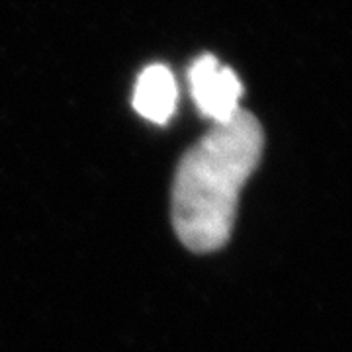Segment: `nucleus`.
<instances>
[{
  "label": "nucleus",
  "instance_id": "obj_1",
  "mask_svg": "<svg viewBox=\"0 0 352 352\" xmlns=\"http://www.w3.org/2000/svg\"><path fill=\"white\" fill-rule=\"evenodd\" d=\"M263 151L261 122L239 110L184 153L173 186V223L186 249L214 252L229 241L241 188L256 170Z\"/></svg>",
  "mask_w": 352,
  "mask_h": 352
},
{
  "label": "nucleus",
  "instance_id": "obj_2",
  "mask_svg": "<svg viewBox=\"0 0 352 352\" xmlns=\"http://www.w3.org/2000/svg\"><path fill=\"white\" fill-rule=\"evenodd\" d=\"M190 92L198 110L215 124H223L239 112L243 85L233 69L206 53L190 65Z\"/></svg>",
  "mask_w": 352,
  "mask_h": 352
},
{
  "label": "nucleus",
  "instance_id": "obj_3",
  "mask_svg": "<svg viewBox=\"0 0 352 352\" xmlns=\"http://www.w3.org/2000/svg\"><path fill=\"white\" fill-rule=\"evenodd\" d=\"M178 87L166 65H149L138 76L133 90L135 112L153 124H166L176 110Z\"/></svg>",
  "mask_w": 352,
  "mask_h": 352
}]
</instances>
